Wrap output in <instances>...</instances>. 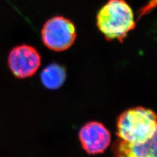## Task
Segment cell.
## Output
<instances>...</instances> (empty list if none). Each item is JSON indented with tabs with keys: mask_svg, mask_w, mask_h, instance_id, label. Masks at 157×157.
<instances>
[{
	"mask_svg": "<svg viewBox=\"0 0 157 157\" xmlns=\"http://www.w3.org/2000/svg\"><path fill=\"white\" fill-rule=\"evenodd\" d=\"M41 56L33 47L22 45L13 48L9 53L8 64L13 74L18 78L33 76L40 67Z\"/></svg>",
	"mask_w": 157,
	"mask_h": 157,
	"instance_id": "obj_4",
	"label": "cell"
},
{
	"mask_svg": "<svg viewBox=\"0 0 157 157\" xmlns=\"http://www.w3.org/2000/svg\"><path fill=\"white\" fill-rule=\"evenodd\" d=\"M156 6V0H151V1L147 4V6H145L144 7L142 8L140 10V16L144 15V14L148 13L150 10H151L153 7H155Z\"/></svg>",
	"mask_w": 157,
	"mask_h": 157,
	"instance_id": "obj_8",
	"label": "cell"
},
{
	"mask_svg": "<svg viewBox=\"0 0 157 157\" xmlns=\"http://www.w3.org/2000/svg\"><path fill=\"white\" fill-rule=\"evenodd\" d=\"M113 153V157H156V136L147 141L117 139Z\"/></svg>",
	"mask_w": 157,
	"mask_h": 157,
	"instance_id": "obj_6",
	"label": "cell"
},
{
	"mask_svg": "<svg viewBox=\"0 0 157 157\" xmlns=\"http://www.w3.org/2000/svg\"><path fill=\"white\" fill-rule=\"evenodd\" d=\"M78 139L88 155H96L103 153L109 147L111 136L109 130L101 122L90 121L80 129Z\"/></svg>",
	"mask_w": 157,
	"mask_h": 157,
	"instance_id": "obj_5",
	"label": "cell"
},
{
	"mask_svg": "<svg viewBox=\"0 0 157 157\" xmlns=\"http://www.w3.org/2000/svg\"><path fill=\"white\" fill-rule=\"evenodd\" d=\"M96 25L107 41L122 42L136 23L133 10L125 0H108L97 14Z\"/></svg>",
	"mask_w": 157,
	"mask_h": 157,
	"instance_id": "obj_1",
	"label": "cell"
},
{
	"mask_svg": "<svg viewBox=\"0 0 157 157\" xmlns=\"http://www.w3.org/2000/svg\"><path fill=\"white\" fill-rule=\"evenodd\" d=\"M77 37L75 26L70 19L54 17L44 24L42 41L48 48L56 52L66 51L74 43Z\"/></svg>",
	"mask_w": 157,
	"mask_h": 157,
	"instance_id": "obj_3",
	"label": "cell"
},
{
	"mask_svg": "<svg viewBox=\"0 0 157 157\" xmlns=\"http://www.w3.org/2000/svg\"><path fill=\"white\" fill-rule=\"evenodd\" d=\"M156 115L148 108L135 107L123 111L117 121V139L147 141L157 136Z\"/></svg>",
	"mask_w": 157,
	"mask_h": 157,
	"instance_id": "obj_2",
	"label": "cell"
},
{
	"mask_svg": "<svg viewBox=\"0 0 157 157\" xmlns=\"http://www.w3.org/2000/svg\"><path fill=\"white\" fill-rule=\"evenodd\" d=\"M66 78L65 69L56 63H52L42 71L41 80L48 89L56 90L61 87Z\"/></svg>",
	"mask_w": 157,
	"mask_h": 157,
	"instance_id": "obj_7",
	"label": "cell"
}]
</instances>
